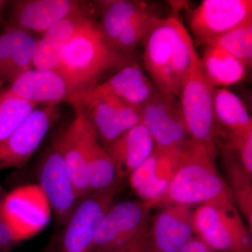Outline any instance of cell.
<instances>
[{"mask_svg": "<svg viewBox=\"0 0 252 252\" xmlns=\"http://www.w3.org/2000/svg\"><path fill=\"white\" fill-rule=\"evenodd\" d=\"M148 231L149 252H179L193 237V207L179 204L158 207Z\"/></svg>", "mask_w": 252, "mask_h": 252, "instance_id": "15", "label": "cell"}, {"mask_svg": "<svg viewBox=\"0 0 252 252\" xmlns=\"http://www.w3.org/2000/svg\"><path fill=\"white\" fill-rule=\"evenodd\" d=\"M144 252H149V250H147V251H145Z\"/></svg>", "mask_w": 252, "mask_h": 252, "instance_id": "39", "label": "cell"}, {"mask_svg": "<svg viewBox=\"0 0 252 252\" xmlns=\"http://www.w3.org/2000/svg\"><path fill=\"white\" fill-rule=\"evenodd\" d=\"M111 44L94 18L86 23L66 46L54 70L61 74L69 94L92 89L102 74L132 62Z\"/></svg>", "mask_w": 252, "mask_h": 252, "instance_id": "2", "label": "cell"}, {"mask_svg": "<svg viewBox=\"0 0 252 252\" xmlns=\"http://www.w3.org/2000/svg\"><path fill=\"white\" fill-rule=\"evenodd\" d=\"M194 235L215 252H252V230L231 197L201 204L192 217Z\"/></svg>", "mask_w": 252, "mask_h": 252, "instance_id": "5", "label": "cell"}, {"mask_svg": "<svg viewBox=\"0 0 252 252\" xmlns=\"http://www.w3.org/2000/svg\"><path fill=\"white\" fill-rule=\"evenodd\" d=\"M124 102H125L119 97H104L94 101L86 109L84 113L95 132L101 126L108 122Z\"/></svg>", "mask_w": 252, "mask_h": 252, "instance_id": "32", "label": "cell"}, {"mask_svg": "<svg viewBox=\"0 0 252 252\" xmlns=\"http://www.w3.org/2000/svg\"><path fill=\"white\" fill-rule=\"evenodd\" d=\"M214 111L229 141L252 133V120L242 99L225 88H215Z\"/></svg>", "mask_w": 252, "mask_h": 252, "instance_id": "21", "label": "cell"}, {"mask_svg": "<svg viewBox=\"0 0 252 252\" xmlns=\"http://www.w3.org/2000/svg\"><path fill=\"white\" fill-rule=\"evenodd\" d=\"M7 3L8 1L0 0V18L1 17V14H2L3 11H4V8L6 7Z\"/></svg>", "mask_w": 252, "mask_h": 252, "instance_id": "37", "label": "cell"}, {"mask_svg": "<svg viewBox=\"0 0 252 252\" xmlns=\"http://www.w3.org/2000/svg\"><path fill=\"white\" fill-rule=\"evenodd\" d=\"M3 197H4V195H2V193H1V189L0 188V210H1V201H2ZM0 213H1V211H0Z\"/></svg>", "mask_w": 252, "mask_h": 252, "instance_id": "38", "label": "cell"}, {"mask_svg": "<svg viewBox=\"0 0 252 252\" xmlns=\"http://www.w3.org/2000/svg\"><path fill=\"white\" fill-rule=\"evenodd\" d=\"M149 202L124 201L111 205L96 232L90 252H125L147 234Z\"/></svg>", "mask_w": 252, "mask_h": 252, "instance_id": "6", "label": "cell"}, {"mask_svg": "<svg viewBox=\"0 0 252 252\" xmlns=\"http://www.w3.org/2000/svg\"><path fill=\"white\" fill-rule=\"evenodd\" d=\"M37 106L0 93V147Z\"/></svg>", "mask_w": 252, "mask_h": 252, "instance_id": "26", "label": "cell"}, {"mask_svg": "<svg viewBox=\"0 0 252 252\" xmlns=\"http://www.w3.org/2000/svg\"><path fill=\"white\" fill-rule=\"evenodd\" d=\"M87 172L89 193L107 190L122 182L112 159L99 141L91 151Z\"/></svg>", "mask_w": 252, "mask_h": 252, "instance_id": "25", "label": "cell"}, {"mask_svg": "<svg viewBox=\"0 0 252 252\" xmlns=\"http://www.w3.org/2000/svg\"><path fill=\"white\" fill-rule=\"evenodd\" d=\"M200 61L205 75L215 88L240 82L245 78L248 68L231 55L211 44L205 45Z\"/></svg>", "mask_w": 252, "mask_h": 252, "instance_id": "22", "label": "cell"}, {"mask_svg": "<svg viewBox=\"0 0 252 252\" xmlns=\"http://www.w3.org/2000/svg\"><path fill=\"white\" fill-rule=\"evenodd\" d=\"M38 181L54 212L56 223L64 226L79 201L61 148V135L55 137L38 166Z\"/></svg>", "mask_w": 252, "mask_h": 252, "instance_id": "8", "label": "cell"}, {"mask_svg": "<svg viewBox=\"0 0 252 252\" xmlns=\"http://www.w3.org/2000/svg\"><path fill=\"white\" fill-rule=\"evenodd\" d=\"M223 165L227 186L235 207L249 228L252 229V176L249 175L237 158L225 152Z\"/></svg>", "mask_w": 252, "mask_h": 252, "instance_id": "24", "label": "cell"}, {"mask_svg": "<svg viewBox=\"0 0 252 252\" xmlns=\"http://www.w3.org/2000/svg\"><path fill=\"white\" fill-rule=\"evenodd\" d=\"M189 26L206 45L225 33L252 23V0H203L189 13Z\"/></svg>", "mask_w": 252, "mask_h": 252, "instance_id": "10", "label": "cell"}, {"mask_svg": "<svg viewBox=\"0 0 252 252\" xmlns=\"http://www.w3.org/2000/svg\"><path fill=\"white\" fill-rule=\"evenodd\" d=\"M59 104L36 107L0 147V170L27 163L61 117Z\"/></svg>", "mask_w": 252, "mask_h": 252, "instance_id": "12", "label": "cell"}, {"mask_svg": "<svg viewBox=\"0 0 252 252\" xmlns=\"http://www.w3.org/2000/svg\"><path fill=\"white\" fill-rule=\"evenodd\" d=\"M226 196L232 198L215 158L190 139L181 149L180 163L156 207L167 204L193 207Z\"/></svg>", "mask_w": 252, "mask_h": 252, "instance_id": "3", "label": "cell"}, {"mask_svg": "<svg viewBox=\"0 0 252 252\" xmlns=\"http://www.w3.org/2000/svg\"><path fill=\"white\" fill-rule=\"evenodd\" d=\"M155 147L147 127L139 123L104 148L115 165L118 178L122 181L140 166Z\"/></svg>", "mask_w": 252, "mask_h": 252, "instance_id": "19", "label": "cell"}, {"mask_svg": "<svg viewBox=\"0 0 252 252\" xmlns=\"http://www.w3.org/2000/svg\"><path fill=\"white\" fill-rule=\"evenodd\" d=\"M122 189L120 182L112 188L79 198L56 237V252H90L99 223Z\"/></svg>", "mask_w": 252, "mask_h": 252, "instance_id": "7", "label": "cell"}, {"mask_svg": "<svg viewBox=\"0 0 252 252\" xmlns=\"http://www.w3.org/2000/svg\"><path fill=\"white\" fill-rule=\"evenodd\" d=\"M208 44L223 50L248 67L252 62V23L232 30Z\"/></svg>", "mask_w": 252, "mask_h": 252, "instance_id": "27", "label": "cell"}, {"mask_svg": "<svg viewBox=\"0 0 252 252\" xmlns=\"http://www.w3.org/2000/svg\"><path fill=\"white\" fill-rule=\"evenodd\" d=\"M61 135L63 157L78 198H81L89 193L88 162L98 137L85 113L77 114Z\"/></svg>", "mask_w": 252, "mask_h": 252, "instance_id": "13", "label": "cell"}, {"mask_svg": "<svg viewBox=\"0 0 252 252\" xmlns=\"http://www.w3.org/2000/svg\"><path fill=\"white\" fill-rule=\"evenodd\" d=\"M148 250V243H147V235L140 239L128 250L125 252H144Z\"/></svg>", "mask_w": 252, "mask_h": 252, "instance_id": "35", "label": "cell"}, {"mask_svg": "<svg viewBox=\"0 0 252 252\" xmlns=\"http://www.w3.org/2000/svg\"><path fill=\"white\" fill-rule=\"evenodd\" d=\"M85 5L78 0H18L11 3L7 23L33 34H44Z\"/></svg>", "mask_w": 252, "mask_h": 252, "instance_id": "16", "label": "cell"}, {"mask_svg": "<svg viewBox=\"0 0 252 252\" xmlns=\"http://www.w3.org/2000/svg\"><path fill=\"white\" fill-rule=\"evenodd\" d=\"M144 66L159 91L178 97L190 65L193 39L180 18H158L142 40Z\"/></svg>", "mask_w": 252, "mask_h": 252, "instance_id": "1", "label": "cell"}, {"mask_svg": "<svg viewBox=\"0 0 252 252\" xmlns=\"http://www.w3.org/2000/svg\"><path fill=\"white\" fill-rule=\"evenodd\" d=\"M179 252H216L203 240L194 235L184 245Z\"/></svg>", "mask_w": 252, "mask_h": 252, "instance_id": "34", "label": "cell"}, {"mask_svg": "<svg viewBox=\"0 0 252 252\" xmlns=\"http://www.w3.org/2000/svg\"><path fill=\"white\" fill-rule=\"evenodd\" d=\"M230 148L236 152L238 159L249 175H252V133L230 141Z\"/></svg>", "mask_w": 252, "mask_h": 252, "instance_id": "33", "label": "cell"}, {"mask_svg": "<svg viewBox=\"0 0 252 252\" xmlns=\"http://www.w3.org/2000/svg\"><path fill=\"white\" fill-rule=\"evenodd\" d=\"M215 89L205 75L200 58L194 47L190 68L181 85L179 101L190 140L214 158L218 151L220 134L214 111Z\"/></svg>", "mask_w": 252, "mask_h": 252, "instance_id": "4", "label": "cell"}, {"mask_svg": "<svg viewBox=\"0 0 252 252\" xmlns=\"http://www.w3.org/2000/svg\"><path fill=\"white\" fill-rule=\"evenodd\" d=\"M158 18V16L152 7L137 15L121 32L114 43V47L122 54L131 56V53L143 40Z\"/></svg>", "mask_w": 252, "mask_h": 252, "instance_id": "29", "label": "cell"}, {"mask_svg": "<svg viewBox=\"0 0 252 252\" xmlns=\"http://www.w3.org/2000/svg\"><path fill=\"white\" fill-rule=\"evenodd\" d=\"M93 18L90 9L84 5L45 32L38 39L33 67L56 69L69 41Z\"/></svg>", "mask_w": 252, "mask_h": 252, "instance_id": "18", "label": "cell"}, {"mask_svg": "<svg viewBox=\"0 0 252 252\" xmlns=\"http://www.w3.org/2000/svg\"><path fill=\"white\" fill-rule=\"evenodd\" d=\"M181 149L156 146L144 162L129 177L131 189L142 201L157 206L163 196L180 163Z\"/></svg>", "mask_w": 252, "mask_h": 252, "instance_id": "14", "label": "cell"}, {"mask_svg": "<svg viewBox=\"0 0 252 252\" xmlns=\"http://www.w3.org/2000/svg\"><path fill=\"white\" fill-rule=\"evenodd\" d=\"M140 123V108L124 102L113 114L108 122L96 131L97 137L100 139L106 147L126 131Z\"/></svg>", "mask_w": 252, "mask_h": 252, "instance_id": "28", "label": "cell"}, {"mask_svg": "<svg viewBox=\"0 0 252 252\" xmlns=\"http://www.w3.org/2000/svg\"><path fill=\"white\" fill-rule=\"evenodd\" d=\"M1 215L18 242L44 229L51 217V205L39 185L23 186L3 197Z\"/></svg>", "mask_w": 252, "mask_h": 252, "instance_id": "9", "label": "cell"}, {"mask_svg": "<svg viewBox=\"0 0 252 252\" xmlns=\"http://www.w3.org/2000/svg\"><path fill=\"white\" fill-rule=\"evenodd\" d=\"M97 4L100 10L99 26L113 46L128 23L137 15L151 8L147 3L133 0L98 1Z\"/></svg>", "mask_w": 252, "mask_h": 252, "instance_id": "23", "label": "cell"}, {"mask_svg": "<svg viewBox=\"0 0 252 252\" xmlns=\"http://www.w3.org/2000/svg\"><path fill=\"white\" fill-rule=\"evenodd\" d=\"M177 96L156 89L150 98L140 107L143 124L156 146L182 149L190 140Z\"/></svg>", "mask_w": 252, "mask_h": 252, "instance_id": "11", "label": "cell"}, {"mask_svg": "<svg viewBox=\"0 0 252 252\" xmlns=\"http://www.w3.org/2000/svg\"><path fill=\"white\" fill-rule=\"evenodd\" d=\"M7 96L39 105L66 102L69 88L59 73L54 69L34 68L26 71L0 91Z\"/></svg>", "mask_w": 252, "mask_h": 252, "instance_id": "17", "label": "cell"}, {"mask_svg": "<svg viewBox=\"0 0 252 252\" xmlns=\"http://www.w3.org/2000/svg\"><path fill=\"white\" fill-rule=\"evenodd\" d=\"M147 79L140 66L132 61L120 68L119 72L105 82L89 90L69 94L66 102L74 107L77 114H81L97 99L107 97L124 99L135 86Z\"/></svg>", "mask_w": 252, "mask_h": 252, "instance_id": "20", "label": "cell"}, {"mask_svg": "<svg viewBox=\"0 0 252 252\" xmlns=\"http://www.w3.org/2000/svg\"><path fill=\"white\" fill-rule=\"evenodd\" d=\"M38 39L29 34L18 48L3 77V89L33 67Z\"/></svg>", "mask_w": 252, "mask_h": 252, "instance_id": "30", "label": "cell"}, {"mask_svg": "<svg viewBox=\"0 0 252 252\" xmlns=\"http://www.w3.org/2000/svg\"><path fill=\"white\" fill-rule=\"evenodd\" d=\"M56 235H54L51 238L49 243L46 245L45 248L41 252H56Z\"/></svg>", "mask_w": 252, "mask_h": 252, "instance_id": "36", "label": "cell"}, {"mask_svg": "<svg viewBox=\"0 0 252 252\" xmlns=\"http://www.w3.org/2000/svg\"><path fill=\"white\" fill-rule=\"evenodd\" d=\"M29 33L6 23L0 33V91L3 77L18 48Z\"/></svg>", "mask_w": 252, "mask_h": 252, "instance_id": "31", "label": "cell"}]
</instances>
